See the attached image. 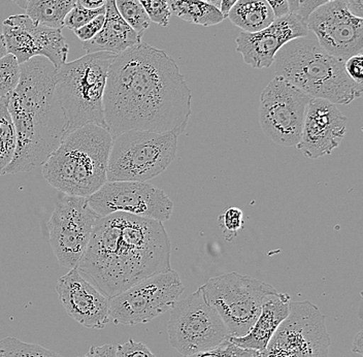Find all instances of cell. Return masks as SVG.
<instances>
[{
    "instance_id": "obj_18",
    "label": "cell",
    "mask_w": 363,
    "mask_h": 357,
    "mask_svg": "<svg viewBox=\"0 0 363 357\" xmlns=\"http://www.w3.org/2000/svg\"><path fill=\"white\" fill-rule=\"evenodd\" d=\"M308 28L305 20L297 13H289L258 33H240L237 51L242 54L245 63L253 68H269L274 61L279 50L295 38H305Z\"/></svg>"
},
{
    "instance_id": "obj_17",
    "label": "cell",
    "mask_w": 363,
    "mask_h": 357,
    "mask_svg": "<svg viewBox=\"0 0 363 357\" xmlns=\"http://www.w3.org/2000/svg\"><path fill=\"white\" fill-rule=\"evenodd\" d=\"M348 119L337 104L321 99L308 102L297 149L306 158L330 155L344 140Z\"/></svg>"
},
{
    "instance_id": "obj_39",
    "label": "cell",
    "mask_w": 363,
    "mask_h": 357,
    "mask_svg": "<svg viewBox=\"0 0 363 357\" xmlns=\"http://www.w3.org/2000/svg\"><path fill=\"white\" fill-rule=\"evenodd\" d=\"M352 15L363 19V0H342Z\"/></svg>"
},
{
    "instance_id": "obj_35",
    "label": "cell",
    "mask_w": 363,
    "mask_h": 357,
    "mask_svg": "<svg viewBox=\"0 0 363 357\" xmlns=\"http://www.w3.org/2000/svg\"><path fill=\"white\" fill-rule=\"evenodd\" d=\"M345 70L347 75L354 82L362 85L363 83V55L358 54V55L352 56L348 60L345 61Z\"/></svg>"
},
{
    "instance_id": "obj_1",
    "label": "cell",
    "mask_w": 363,
    "mask_h": 357,
    "mask_svg": "<svg viewBox=\"0 0 363 357\" xmlns=\"http://www.w3.org/2000/svg\"><path fill=\"white\" fill-rule=\"evenodd\" d=\"M192 94L176 61L147 44L113 57L104 94L106 126L112 136L129 131H185Z\"/></svg>"
},
{
    "instance_id": "obj_13",
    "label": "cell",
    "mask_w": 363,
    "mask_h": 357,
    "mask_svg": "<svg viewBox=\"0 0 363 357\" xmlns=\"http://www.w3.org/2000/svg\"><path fill=\"white\" fill-rule=\"evenodd\" d=\"M311 99L303 91L274 77L260 95L259 123L263 133L284 147L298 144Z\"/></svg>"
},
{
    "instance_id": "obj_22",
    "label": "cell",
    "mask_w": 363,
    "mask_h": 357,
    "mask_svg": "<svg viewBox=\"0 0 363 357\" xmlns=\"http://www.w3.org/2000/svg\"><path fill=\"white\" fill-rule=\"evenodd\" d=\"M227 18L248 33L263 31L276 20L274 11L267 0H238L227 13Z\"/></svg>"
},
{
    "instance_id": "obj_20",
    "label": "cell",
    "mask_w": 363,
    "mask_h": 357,
    "mask_svg": "<svg viewBox=\"0 0 363 357\" xmlns=\"http://www.w3.org/2000/svg\"><path fill=\"white\" fill-rule=\"evenodd\" d=\"M290 304L291 297L287 293L278 291L272 293L263 302L257 320L246 335L227 338L238 347L262 352L269 345L277 329L289 315Z\"/></svg>"
},
{
    "instance_id": "obj_38",
    "label": "cell",
    "mask_w": 363,
    "mask_h": 357,
    "mask_svg": "<svg viewBox=\"0 0 363 357\" xmlns=\"http://www.w3.org/2000/svg\"><path fill=\"white\" fill-rule=\"evenodd\" d=\"M272 6L276 18H281L289 13V6L286 0H267Z\"/></svg>"
},
{
    "instance_id": "obj_25",
    "label": "cell",
    "mask_w": 363,
    "mask_h": 357,
    "mask_svg": "<svg viewBox=\"0 0 363 357\" xmlns=\"http://www.w3.org/2000/svg\"><path fill=\"white\" fill-rule=\"evenodd\" d=\"M9 99H0V177L10 165L16 150V133L8 108Z\"/></svg>"
},
{
    "instance_id": "obj_21",
    "label": "cell",
    "mask_w": 363,
    "mask_h": 357,
    "mask_svg": "<svg viewBox=\"0 0 363 357\" xmlns=\"http://www.w3.org/2000/svg\"><path fill=\"white\" fill-rule=\"evenodd\" d=\"M104 15L106 20L101 31L88 42L83 43L86 53L106 52L118 55L142 43V38L120 16L115 0H106Z\"/></svg>"
},
{
    "instance_id": "obj_31",
    "label": "cell",
    "mask_w": 363,
    "mask_h": 357,
    "mask_svg": "<svg viewBox=\"0 0 363 357\" xmlns=\"http://www.w3.org/2000/svg\"><path fill=\"white\" fill-rule=\"evenodd\" d=\"M146 11L151 22L160 26L167 27L169 24L170 13L167 0H138Z\"/></svg>"
},
{
    "instance_id": "obj_37",
    "label": "cell",
    "mask_w": 363,
    "mask_h": 357,
    "mask_svg": "<svg viewBox=\"0 0 363 357\" xmlns=\"http://www.w3.org/2000/svg\"><path fill=\"white\" fill-rule=\"evenodd\" d=\"M82 357H116V346L111 344L92 346L89 351Z\"/></svg>"
},
{
    "instance_id": "obj_46",
    "label": "cell",
    "mask_w": 363,
    "mask_h": 357,
    "mask_svg": "<svg viewBox=\"0 0 363 357\" xmlns=\"http://www.w3.org/2000/svg\"><path fill=\"white\" fill-rule=\"evenodd\" d=\"M203 1L208 2V4H213L216 8H220V4H221V0H203Z\"/></svg>"
},
{
    "instance_id": "obj_16",
    "label": "cell",
    "mask_w": 363,
    "mask_h": 357,
    "mask_svg": "<svg viewBox=\"0 0 363 357\" xmlns=\"http://www.w3.org/2000/svg\"><path fill=\"white\" fill-rule=\"evenodd\" d=\"M1 33L6 52L19 65L38 56L45 57L56 68L67 62L69 48L61 29L36 24L27 15H13L2 23Z\"/></svg>"
},
{
    "instance_id": "obj_42",
    "label": "cell",
    "mask_w": 363,
    "mask_h": 357,
    "mask_svg": "<svg viewBox=\"0 0 363 357\" xmlns=\"http://www.w3.org/2000/svg\"><path fill=\"white\" fill-rule=\"evenodd\" d=\"M238 0H221V4H220V11L223 13L224 16H226L227 13H229V11L233 9V6H235Z\"/></svg>"
},
{
    "instance_id": "obj_29",
    "label": "cell",
    "mask_w": 363,
    "mask_h": 357,
    "mask_svg": "<svg viewBox=\"0 0 363 357\" xmlns=\"http://www.w3.org/2000/svg\"><path fill=\"white\" fill-rule=\"evenodd\" d=\"M259 352L237 346L228 338L211 349L183 357H255Z\"/></svg>"
},
{
    "instance_id": "obj_27",
    "label": "cell",
    "mask_w": 363,
    "mask_h": 357,
    "mask_svg": "<svg viewBox=\"0 0 363 357\" xmlns=\"http://www.w3.org/2000/svg\"><path fill=\"white\" fill-rule=\"evenodd\" d=\"M0 357H63L36 344L22 342L13 336L0 340Z\"/></svg>"
},
{
    "instance_id": "obj_3",
    "label": "cell",
    "mask_w": 363,
    "mask_h": 357,
    "mask_svg": "<svg viewBox=\"0 0 363 357\" xmlns=\"http://www.w3.org/2000/svg\"><path fill=\"white\" fill-rule=\"evenodd\" d=\"M57 68L42 56L20 65V81L9 99L16 150L4 175L44 165L67 136V119L55 90Z\"/></svg>"
},
{
    "instance_id": "obj_28",
    "label": "cell",
    "mask_w": 363,
    "mask_h": 357,
    "mask_svg": "<svg viewBox=\"0 0 363 357\" xmlns=\"http://www.w3.org/2000/svg\"><path fill=\"white\" fill-rule=\"evenodd\" d=\"M20 81V65L11 54L0 58V99H10Z\"/></svg>"
},
{
    "instance_id": "obj_10",
    "label": "cell",
    "mask_w": 363,
    "mask_h": 357,
    "mask_svg": "<svg viewBox=\"0 0 363 357\" xmlns=\"http://www.w3.org/2000/svg\"><path fill=\"white\" fill-rule=\"evenodd\" d=\"M330 343L325 317L316 304L294 302L267 347L255 357H328Z\"/></svg>"
},
{
    "instance_id": "obj_33",
    "label": "cell",
    "mask_w": 363,
    "mask_h": 357,
    "mask_svg": "<svg viewBox=\"0 0 363 357\" xmlns=\"http://www.w3.org/2000/svg\"><path fill=\"white\" fill-rule=\"evenodd\" d=\"M116 357H156L144 344L129 339L123 344L116 346Z\"/></svg>"
},
{
    "instance_id": "obj_24",
    "label": "cell",
    "mask_w": 363,
    "mask_h": 357,
    "mask_svg": "<svg viewBox=\"0 0 363 357\" xmlns=\"http://www.w3.org/2000/svg\"><path fill=\"white\" fill-rule=\"evenodd\" d=\"M77 2L78 0H30L25 11L36 24L62 29L65 17Z\"/></svg>"
},
{
    "instance_id": "obj_34",
    "label": "cell",
    "mask_w": 363,
    "mask_h": 357,
    "mask_svg": "<svg viewBox=\"0 0 363 357\" xmlns=\"http://www.w3.org/2000/svg\"><path fill=\"white\" fill-rule=\"evenodd\" d=\"M104 13L97 16L92 21L87 23V24L84 25L81 28L74 31V34L78 36L79 40H82L83 43L88 42V40L94 38V36L101 31L102 26H104V20H106V15H104Z\"/></svg>"
},
{
    "instance_id": "obj_12",
    "label": "cell",
    "mask_w": 363,
    "mask_h": 357,
    "mask_svg": "<svg viewBox=\"0 0 363 357\" xmlns=\"http://www.w3.org/2000/svg\"><path fill=\"white\" fill-rule=\"evenodd\" d=\"M99 217L88 197L60 192L48 221V231L50 245L61 267H78Z\"/></svg>"
},
{
    "instance_id": "obj_45",
    "label": "cell",
    "mask_w": 363,
    "mask_h": 357,
    "mask_svg": "<svg viewBox=\"0 0 363 357\" xmlns=\"http://www.w3.org/2000/svg\"><path fill=\"white\" fill-rule=\"evenodd\" d=\"M11 1L15 2L16 4H17L19 8L23 9V10H25L27 6V4H28L30 0H11Z\"/></svg>"
},
{
    "instance_id": "obj_44",
    "label": "cell",
    "mask_w": 363,
    "mask_h": 357,
    "mask_svg": "<svg viewBox=\"0 0 363 357\" xmlns=\"http://www.w3.org/2000/svg\"><path fill=\"white\" fill-rule=\"evenodd\" d=\"M8 52H6V45H4V36H2L1 31H0V58L6 55Z\"/></svg>"
},
{
    "instance_id": "obj_15",
    "label": "cell",
    "mask_w": 363,
    "mask_h": 357,
    "mask_svg": "<svg viewBox=\"0 0 363 357\" xmlns=\"http://www.w3.org/2000/svg\"><path fill=\"white\" fill-rule=\"evenodd\" d=\"M317 42L337 60L345 62L362 54L363 19L352 15L342 0H333L313 11L306 19Z\"/></svg>"
},
{
    "instance_id": "obj_40",
    "label": "cell",
    "mask_w": 363,
    "mask_h": 357,
    "mask_svg": "<svg viewBox=\"0 0 363 357\" xmlns=\"http://www.w3.org/2000/svg\"><path fill=\"white\" fill-rule=\"evenodd\" d=\"M79 4H81L84 8L87 9H101L106 6V0H78Z\"/></svg>"
},
{
    "instance_id": "obj_43",
    "label": "cell",
    "mask_w": 363,
    "mask_h": 357,
    "mask_svg": "<svg viewBox=\"0 0 363 357\" xmlns=\"http://www.w3.org/2000/svg\"><path fill=\"white\" fill-rule=\"evenodd\" d=\"M286 1H287L288 6H289L290 13H296L298 11L301 0H286Z\"/></svg>"
},
{
    "instance_id": "obj_41",
    "label": "cell",
    "mask_w": 363,
    "mask_h": 357,
    "mask_svg": "<svg viewBox=\"0 0 363 357\" xmlns=\"http://www.w3.org/2000/svg\"><path fill=\"white\" fill-rule=\"evenodd\" d=\"M362 344V331H360L359 333L355 336V338H354L353 345H352V351H353L354 353H358L362 356L363 350Z\"/></svg>"
},
{
    "instance_id": "obj_2",
    "label": "cell",
    "mask_w": 363,
    "mask_h": 357,
    "mask_svg": "<svg viewBox=\"0 0 363 357\" xmlns=\"http://www.w3.org/2000/svg\"><path fill=\"white\" fill-rule=\"evenodd\" d=\"M169 236L162 222L126 213L99 217L77 270L108 299L167 273Z\"/></svg>"
},
{
    "instance_id": "obj_5",
    "label": "cell",
    "mask_w": 363,
    "mask_h": 357,
    "mask_svg": "<svg viewBox=\"0 0 363 357\" xmlns=\"http://www.w3.org/2000/svg\"><path fill=\"white\" fill-rule=\"evenodd\" d=\"M274 63L276 77L312 99L347 106L362 97V85L347 75L345 62L329 55L317 40L295 38L279 50Z\"/></svg>"
},
{
    "instance_id": "obj_19",
    "label": "cell",
    "mask_w": 363,
    "mask_h": 357,
    "mask_svg": "<svg viewBox=\"0 0 363 357\" xmlns=\"http://www.w3.org/2000/svg\"><path fill=\"white\" fill-rule=\"evenodd\" d=\"M56 290L63 308L78 324L102 329L111 322L110 299L84 278L77 268L59 278Z\"/></svg>"
},
{
    "instance_id": "obj_11",
    "label": "cell",
    "mask_w": 363,
    "mask_h": 357,
    "mask_svg": "<svg viewBox=\"0 0 363 357\" xmlns=\"http://www.w3.org/2000/svg\"><path fill=\"white\" fill-rule=\"evenodd\" d=\"M183 292V283L174 270L150 277L110 300L111 320L127 326L147 324L172 310Z\"/></svg>"
},
{
    "instance_id": "obj_7",
    "label": "cell",
    "mask_w": 363,
    "mask_h": 357,
    "mask_svg": "<svg viewBox=\"0 0 363 357\" xmlns=\"http://www.w3.org/2000/svg\"><path fill=\"white\" fill-rule=\"evenodd\" d=\"M178 138L172 133L129 131L113 136L108 181L147 182L174 163Z\"/></svg>"
},
{
    "instance_id": "obj_32",
    "label": "cell",
    "mask_w": 363,
    "mask_h": 357,
    "mask_svg": "<svg viewBox=\"0 0 363 357\" xmlns=\"http://www.w3.org/2000/svg\"><path fill=\"white\" fill-rule=\"evenodd\" d=\"M220 222L222 224L224 233H229L235 236L244 225V213L238 208L227 209L223 215L220 217Z\"/></svg>"
},
{
    "instance_id": "obj_23",
    "label": "cell",
    "mask_w": 363,
    "mask_h": 357,
    "mask_svg": "<svg viewBox=\"0 0 363 357\" xmlns=\"http://www.w3.org/2000/svg\"><path fill=\"white\" fill-rule=\"evenodd\" d=\"M170 13L184 21L201 26H214L226 19L220 9L203 0H167Z\"/></svg>"
},
{
    "instance_id": "obj_4",
    "label": "cell",
    "mask_w": 363,
    "mask_h": 357,
    "mask_svg": "<svg viewBox=\"0 0 363 357\" xmlns=\"http://www.w3.org/2000/svg\"><path fill=\"white\" fill-rule=\"evenodd\" d=\"M113 136L104 126L87 124L68 133L43 165L45 181L59 192L89 197L108 182Z\"/></svg>"
},
{
    "instance_id": "obj_8",
    "label": "cell",
    "mask_w": 363,
    "mask_h": 357,
    "mask_svg": "<svg viewBox=\"0 0 363 357\" xmlns=\"http://www.w3.org/2000/svg\"><path fill=\"white\" fill-rule=\"evenodd\" d=\"M201 288L223 320L228 336L246 335L257 320L264 300L277 292L271 284L238 273L211 278Z\"/></svg>"
},
{
    "instance_id": "obj_30",
    "label": "cell",
    "mask_w": 363,
    "mask_h": 357,
    "mask_svg": "<svg viewBox=\"0 0 363 357\" xmlns=\"http://www.w3.org/2000/svg\"><path fill=\"white\" fill-rule=\"evenodd\" d=\"M104 13H106V6L104 8L92 10V9L84 8L81 4L77 2L74 9L65 17L63 27H67L70 31H77V29L81 28L87 23L92 21L97 16Z\"/></svg>"
},
{
    "instance_id": "obj_6",
    "label": "cell",
    "mask_w": 363,
    "mask_h": 357,
    "mask_svg": "<svg viewBox=\"0 0 363 357\" xmlns=\"http://www.w3.org/2000/svg\"><path fill=\"white\" fill-rule=\"evenodd\" d=\"M113 54H86L57 68V97L67 119V134L87 124L106 127L104 94Z\"/></svg>"
},
{
    "instance_id": "obj_9",
    "label": "cell",
    "mask_w": 363,
    "mask_h": 357,
    "mask_svg": "<svg viewBox=\"0 0 363 357\" xmlns=\"http://www.w3.org/2000/svg\"><path fill=\"white\" fill-rule=\"evenodd\" d=\"M170 312L167 333L170 345L183 356L219 345L229 336L226 325L199 287Z\"/></svg>"
},
{
    "instance_id": "obj_26",
    "label": "cell",
    "mask_w": 363,
    "mask_h": 357,
    "mask_svg": "<svg viewBox=\"0 0 363 357\" xmlns=\"http://www.w3.org/2000/svg\"><path fill=\"white\" fill-rule=\"evenodd\" d=\"M115 2L116 8L124 21L143 38L151 24V20L140 2L138 0H115Z\"/></svg>"
},
{
    "instance_id": "obj_36",
    "label": "cell",
    "mask_w": 363,
    "mask_h": 357,
    "mask_svg": "<svg viewBox=\"0 0 363 357\" xmlns=\"http://www.w3.org/2000/svg\"><path fill=\"white\" fill-rule=\"evenodd\" d=\"M330 1H333V0H301L298 11H297L296 13L301 19L306 21V19H308V16H310L313 11Z\"/></svg>"
},
{
    "instance_id": "obj_14",
    "label": "cell",
    "mask_w": 363,
    "mask_h": 357,
    "mask_svg": "<svg viewBox=\"0 0 363 357\" xmlns=\"http://www.w3.org/2000/svg\"><path fill=\"white\" fill-rule=\"evenodd\" d=\"M88 201L101 217L126 213L164 222L174 212V202L164 191L147 182L108 181Z\"/></svg>"
}]
</instances>
